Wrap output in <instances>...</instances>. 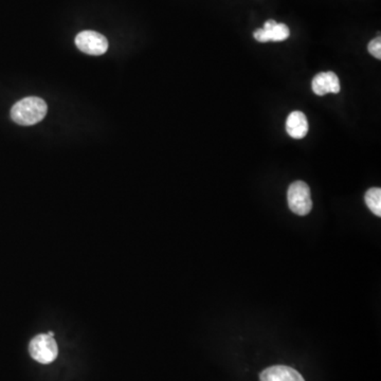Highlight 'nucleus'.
<instances>
[{
    "mask_svg": "<svg viewBox=\"0 0 381 381\" xmlns=\"http://www.w3.org/2000/svg\"><path fill=\"white\" fill-rule=\"evenodd\" d=\"M47 104L38 97H28L14 104L11 109V118L15 123L23 127L41 122L47 114Z\"/></svg>",
    "mask_w": 381,
    "mask_h": 381,
    "instance_id": "obj_1",
    "label": "nucleus"
},
{
    "mask_svg": "<svg viewBox=\"0 0 381 381\" xmlns=\"http://www.w3.org/2000/svg\"><path fill=\"white\" fill-rule=\"evenodd\" d=\"M288 205L296 215H307L313 208L311 189L304 181H296L290 185L287 192Z\"/></svg>",
    "mask_w": 381,
    "mask_h": 381,
    "instance_id": "obj_2",
    "label": "nucleus"
},
{
    "mask_svg": "<svg viewBox=\"0 0 381 381\" xmlns=\"http://www.w3.org/2000/svg\"><path fill=\"white\" fill-rule=\"evenodd\" d=\"M29 352L32 358L43 365H49L55 360L58 354V344L51 336H36L29 344Z\"/></svg>",
    "mask_w": 381,
    "mask_h": 381,
    "instance_id": "obj_3",
    "label": "nucleus"
},
{
    "mask_svg": "<svg viewBox=\"0 0 381 381\" xmlns=\"http://www.w3.org/2000/svg\"><path fill=\"white\" fill-rule=\"evenodd\" d=\"M75 45L90 55H102L108 49L107 38L95 31H83L77 34Z\"/></svg>",
    "mask_w": 381,
    "mask_h": 381,
    "instance_id": "obj_4",
    "label": "nucleus"
},
{
    "mask_svg": "<svg viewBox=\"0 0 381 381\" xmlns=\"http://www.w3.org/2000/svg\"><path fill=\"white\" fill-rule=\"evenodd\" d=\"M311 88L316 95L322 97L328 94H339L341 86L337 75L330 71L318 73L311 82Z\"/></svg>",
    "mask_w": 381,
    "mask_h": 381,
    "instance_id": "obj_5",
    "label": "nucleus"
},
{
    "mask_svg": "<svg viewBox=\"0 0 381 381\" xmlns=\"http://www.w3.org/2000/svg\"><path fill=\"white\" fill-rule=\"evenodd\" d=\"M261 381H305L296 370L286 365H274L264 370L259 375Z\"/></svg>",
    "mask_w": 381,
    "mask_h": 381,
    "instance_id": "obj_6",
    "label": "nucleus"
},
{
    "mask_svg": "<svg viewBox=\"0 0 381 381\" xmlns=\"http://www.w3.org/2000/svg\"><path fill=\"white\" fill-rule=\"evenodd\" d=\"M308 121L302 112H292L286 120V132L294 139H303L308 133Z\"/></svg>",
    "mask_w": 381,
    "mask_h": 381,
    "instance_id": "obj_7",
    "label": "nucleus"
},
{
    "mask_svg": "<svg viewBox=\"0 0 381 381\" xmlns=\"http://www.w3.org/2000/svg\"><path fill=\"white\" fill-rule=\"evenodd\" d=\"M365 203L367 208L378 218L381 216V189L380 188H372L365 193Z\"/></svg>",
    "mask_w": 381,
    "mask_h": 381,
    "instance_id": "obj_8",
    "label": "nucleus"
},
{
    "mask_svg": "<svg viewBox=\"0 0 381 381\" xmlns=\"http://www.w3.org/2000/svg\"><path fill=\"white\" fill-rule=\"evenodd\" d=\"M265 33L268 42H283L289 38L290 30L285 23H277L272 29L265 30Z\"/></svg>",
    "mask_w": 381,
    "mask_h": 381,
    "instance_id": "obj_9",
    "label": "nucleus"
},
{
    "mask_svg": "<svg viewBox=\"0 0 381 381\" xmlns=\"http://www.w3.org/2000/svg\"><path fill=\"white\" fill-rule=\"evenodd\" d=\"M370 53L374 56V58L380 60L381 58V38H374L372 42H370L369 46H367Z\"/></svg>",
    "mask_w": 381,
    "mask_h": 381,
    "instance_id": "obj_10",
    "label": "nucleus"
},
{
    "mask_svg": "<svg viewBox=\"0 0 381 381\" xmlns=\"http://www.w3.org/2000/svg\"><path fill=\"white\" fill-rule=\"evenodd\" d=\"M277 23H277L276 21H274V19H270V21H266L265 25H264L263 29H265V30L272 29V28H274V26L277 25Z\"/></svg>",
    "mask_w": 381,
    "mask_h": 381,
    "instance_id": "obj_11",
    "label": "nucleus"
},
{
    "mask_svg": "<svg viewBox=\"0 0 381 381\" xmlns=\"http://www.w3.org/2000/svg\"><path fill=\"white\" fill-rule=\"evenodd\" d=\"M48 335L51 336V337H54V333L53 332H49V333H48Z\"/></svg>",
    "mask_w": 381,
    "mask_h": 381,
    "instance_id": "obj_12",
    "label": "nucleus"
}]
</instances>
